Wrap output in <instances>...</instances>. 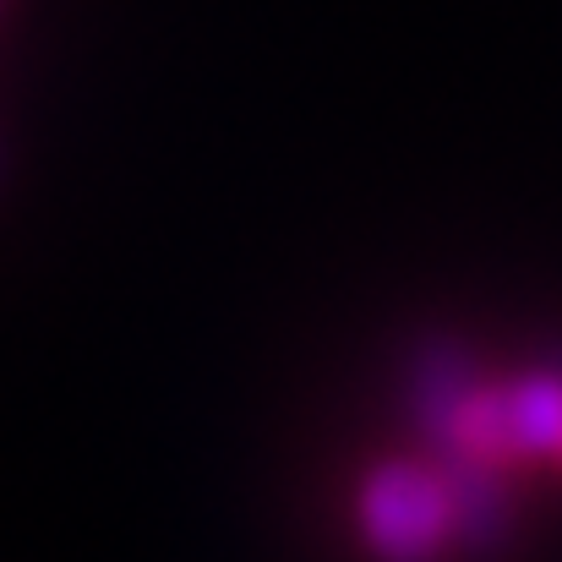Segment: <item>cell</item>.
<instances>
[{
    "mask_svg": "<svg viewBox=\"0 0 562 562\" xmlns=\"http://www.w3.org/2000/svg\"><path fill=\"white\" fill-rule=\"evenodd\" d=\"M356 530L376 562H437L453 547V503L431 464L382 459L356 492Z\"/></svg>",
    "mask_w": 562,
    "mask_h": 562,
    "instance_id": "cell-1",
    "label": "cell"
},
{
    "mask_svg": "<svg viewBox=\"0 0 562 562\" xmlns=\"http://www.w3.org/2000/svg\"><path fill=\"white\" fill-rule=\"evenodd\" d=\"M437 459H536L562 453V372H530L503 387H475Z\"/></svg>",
    "mask_w": 562,
    "mask_h": 562,
    "instance_id": "cell-2",
    "label": "cell"
},
{
    "mask_svg": "<svg viewBox=\"0 0 562 562\" xmlns=\"http://www.w3.org/2000/svg\"><path fill=\"white\" fill-rule=\"evenodd\" d=\"M475 387H481L475 382V361L459 345H448V339L420 345V356L409 367V409H415L420 437L426 442H442L453 431V420L464 415V404H470Z\"/></svg>",
    "mask_w": 562,
    "mask_h": 562,
    "instance_id": "cell-3",
    "label": "cell"
},
{
    "mask_svg": "<svg viewBox=\"0 0 562 562\" xmlns=\"http://www.w3.org/2000/svg\"><path fill=\"white\" fill-rule=\"evenodd\" d=\"M558 459H562V453H558Z\"/></svg>",
    "mask_w": 562,
    "mask_h": 562,
    "instance_id": "cell-4",
    "label": "cell"
}]
</instances>
